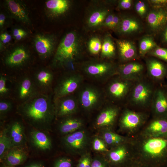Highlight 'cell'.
Segmentation results:
<instances>
[{"label": "cell", "mask_w": 167, "mask_h": 167, "mask_svg": "<svg viewBox=\"0 0 167 167\" xmlns=\"http://www.w3.org/2000/svg\"><path fill=\"white\" fill-rule=\"evenodd\" d=\"M18 111L29 124L40 130H48L56 115L51 99L42 94L34 95L19 106Z\"/></svg>", "instance_id": "cell-1"}, {"label": "cell", "mask_w": 167, "mask_h": 167, "mask_svg": "<svg viewBox=\"0 0 167 167\" xmlns=\"http://www.w3.org/2000/svg\"><path fill=\"white\" fill-rule=\"evenodd\" d=\"M76 32L67 33L57 48L54 58L55 62L60 65L74 61L81 50V42Z\"/></svg>", "instance_id": "cell-2"}, {"label": "cell", "mask_w": 167, "mask_h": 167, "mask_svg": "<svg viewBox=\"0 0 167 167\" xmlns=\"http://www.w3.org/2000/svg\"><path fill=\"white\" fill-rule=\"evenodd\" d=\"M62 141L64 148L71 153H84L89 145L90 137L88 132L82 129L66 135Z\"/></svg>", "instance_id": "cell-3"}, {"label": "cell", "mask_w": 167, "mask_h": 167, "mask_svg": "<svg viewBox=\"0 0 167 167\" xmlns=\"http://www.w3.org/2000/svg\"><path fill=\"white\" fill-rule=\"evenodd\" d=\"M79 100L82 107L86 111L93 110L101 104L102 95L100 91L96 87L87 86L80 92Z\"/></svg>", "instance_id": "cell-4"}, {"label": "cell", "mask_w": 167, "mask_h": 167, "mask_svg": "<svg viewBox=\"0 0 167 167\" xmlns=\"http://www.w3.org/2000/svg\"><path fill=\"white\" fill-rule=\"evenodd\" d=\"M82 81V76L74 74L63 78L57 87L55 96L58 99L68 96L75 91L80 86Z\"/></svg>", "instance_id": "cell-5"}, {"label": "cell", "mask_w": 167, "mask_h": 167, "mask_svg": "<svg viewBox=\"0 0 167 167\" xmlns=\"http://www.w3.org/2000/svg\"><path fill=\"white\" fill-rule=\"evenodd\" d=\"M147 21L153 31L161 33L167 25V7L154 8L148 14Z\"/></svg>", "instance_id": "cell-6"}, {"label": "cell", "mask_w": 167, "mask_h": 167, "mask_svg": "<svg viewBox=\"0 0 167 167\" xmlns=\"http://www.w3.org/2000/svg\"><path fill=\"white\" fill-rule=\"evenodd\" d=\"M28 154L22 146L14 147L5 154L2 164L9 167H15L23 164L28 158Z\"/></svg>", "instance_id": "cell-7"}, {"label": "cell", "mask_w": 167, "mask_h": 167, "mask_svg": "<svg viewBox=\"0 0 167 167\" xmlns=\"http://www.w3.org/2000/svg\"><path fill=\"white\" fill-rule=\"evenodd\" d=\"M85 73L93 78L101 79L105 77L113 71L112 65L110 63L103 62H90L84 67Z\"/></svg>", "instance_id": "cell-8"}, {"label": "cell", "mask_w": 167, "mask_h": 167, "mask_svg": "<svg viewBox=\"0 0 167 167\" xmlns=\"http://www.w3.org/2000/svg\"><path fill=\"white\" fill-rule=\"evenodd\" d=\"M34 41L35 49L41 57L47 58L53 53L55 45V40L53 36L38 34L35 36Z\"/></svg>", "instance_id": "cell-9"}, {"label": "cell", "mask_w": 167, "mask_h": 167, "mask_svg": "<svg viewBox=\"0 0 167 167\" xmlns=\"http://www.w3.org/2000/svg\"><path fill=\"white\" fill-rule=\"evenodd\" d=\"M143 149L147 154L153 157L163 156L167 150V140L162 137H154L144 143Z\"/></svg>", "instance_id": "cell-10"}, {"label": "cell", "mask_w": 167, "mask_h": 167, "mask_svg": "<svg viewBox=\"0 0 167 167\" xmlns=\"http://www.w3.org/2000/svg\"><path fill=\"white\" fill-rule=\"evenodd\" d=\"M58 99L55 105L56 115L60 117H67L76 112L78 105L75 98L67 96Z\"/></svg>", "instance_id": "cell-11"}, {"label": "cell", "mask_w": 167, "mask_h": 167, "mask_svg": "<svg viewBox=\"0 0 167 167\" xmlns=\"http://www.w3.org/2000/svg\"><path fill=\"white\" fill-rule=\"evenodd\" d=\"M7 134L13 146H23L26 143V138L23 124L19 121H14L6 128Z\"/></svg>", "instance_id": "cell-12"}, {"label": "cell", "mask_w": 167, "mask_h": 167, "mask_svg": "<svg viewBox=\"0 0 167 167\" xmlns=\"http://www.w3.org/2000/svg\"><path fill=\"white\" fill-rule=\"evenodd\" d=\"M29 57V54L26 48L22 46L14 49L6 57V64L11 67H17L23 65Z\"/></svg>", "instance_id": "cell-13"}, {"label": "cell", "mask_w": 167, "mask_h": 167, "mask_svg": "<svg viewBox=\"0 0 167 167\" xmlns=\"http://www.w3.org/2000/svg\"><path fill=\"white\" fill-rule=\"evenodd\" d=\"M5 4L7 9L13 17L23 23H29L28 11L23 4L13 0H6Z\"/></svg>", "instance_id": "cell-14"}, {"label": "cell", "mask_w": 167, "mask_h": 167, "mask_svg": "<svg viewBox=\"0 0 167 167\" xmlns=\"http://www.w3.org/2000/svg\"><path fill=\"white\" fill-rule=\"evenodd\" d=\"M152 93V89L149 85L143 82L139 83L135 87L132 92V101L138 105H145L149 101Z\"/></svg>", "instance_id": "cell-15"}, {"label": "cell", "mask_w": 167, "mask_h": 167, "mask_svg": "<svg viewBox=\"0 0 167 167\" xmlns=\"http://www.w3.org/2000/svg\"><path fill=\"white\" fill-rule=\"evenodd\" d=\"M118 114V110L115 108L109 107L104 109L97 116L96 126L101 129L111 126L114 123Z\"/></svg>", "instance_id": "cell-16"}, {"label": "cell", "mask_w": 167, "mask_h": 167, "mask_svg": "<svg viewBox=\"0 0 167 167\" xmlns=\"http://www.w3.org/2000/svg\"><path fill=\"white\" fill-rule=\"evenodd\" d=\"M117 44L120 57L122 60L128 61L136 58L137 50L133 42L127 40H118Z\"/></svg>", "instance_id": "cell-17"}, {"label": "cell", "mask_w": 167, "mask_h": 167, "mask_svg": "<svg viewBox=\"0 0 167 167\" xmlns=\"http://www.w3.org/2000/svg\"><path fill=\"white\" fill-rule=\"evenodd\" d=\"M83 126V121L81 119L70 116L61 122L58 128L62 134L66 135L82 129Z\"/></svg>", "instance_id": "cell-18"}, {"label": "cell", "mask_w": 167, "mask_h": 167, "mask_svg": "<svg viewBox=\"0 0 167 167\" xmlns=\"http://www.w3.org/2000/svg\"><path fill=\"white\" fill-rule=\"evenodd\" d=\"M31 137L34 145L38 149L45 151L51 148V139L44 132L38 130H33L31 133Z\"/></svg>", "instance_id": "cell-19"}, {"label": "cell", "mask_w": 167, "mask_h": 167, "mask_svg": "<svg viewBox=\"0 0 167 167\" xmlns=\"http://www.w3.org/2000/svg\"><path fill=\"white\" fill-rule=\"evenodd\" d=\"M141 29L139 23L136 19L130 17L121 19L117 28L118 31L122 34H128L138 32Z\"/></svg>", "instance_id": "cell-20"}, {"label": "cell", "mask_w": 167, "mask_h": 167, "mask_svg": "<svg viewBox=\"0 0 167 167\" xmlns=\"http://www.w3.org/2000/svg\"><path fill=\"white\" fill-rule=\"evenodd\" d=\"M143 69V65L137 62H132L122 66L120 68V75L126 79L136 78L139 76Z\"/></svg>", "instance_id": "cell-21"}, {"label": "cell", "mask_w": 167, "mask_h": 167, "mask_svg": "<svg viewBox=\"0 0 167 167\" xmlns=\"http://www.w3.org/2000/svg\"><path fill=\"white\" fill-rule=\"evenodd\" d=\"M148 133L154 137L167 136V119L159 118L153 121L148 129Z\"/></svg>", "instance_id": "cell-22"}, {"label": "cell", "mask_w": 167, "mask_h": 167, "mask_svg": "<svg viewBox=\"0 0 167 167\" xmlns=\"http://www.w3.org/2000/svg\"><path fill=\"white\" fill-rule=\"evenodd\" d=\"M142 120V117L139 114L134 112L127 111L122 116L120 123L124 128L133 129L138 126Z\"/></svg>", "instance_id": "cell-23"}, {"label": "cell", "mask_w": 167, "mask_h": 167, "mask_svg": "<svg viewBox=\"0 0 167 167\" xmlns=\"http://www.w3.org/2000/svg\"><path fill=\"white\" fill-rule=\"evenodd\" d=\"M70 6V2L66 0H49L46 2L47 9L55 15H59L65 13Z\"/></svg>", "instance_id": "cell-24"}, {"label": "cell", "mask_w": 167, "mask_h": 167, "mask_svg": "<svg viewBox=\"0 0 167 167\" xmlns=\"http://www.w3.org/2000/svg\"><path fill=\"white\" fill-rule=\"evenodd\" d=\"M129 87V83L126 81H115L109 85L108 88L109 93L114 98H120L126 94Z\"/></svg>", "instance_id": "cell-25"}, {"label": "cell", "mask_w": 167, "mask_h": 167, "mask_svg": "<svg viewBox=\"0 0 167 167\" xmlns=\"http://www.w3.org/2000/svg\"><path fill=\"white\" fill-rule=\"evenodd\" d=\"M148 70L150 75L156 79H161L165 75L167 69L161 62L155 59L148 60L147 62Z\"/></svg>", "instance_id": "cell-26"}, {"label": "cell", "mask_w": 167, "mask_h": 167, "mask_svg": "<svg viewBox=\"0 0 167 167\" xmlns=\"http://www.w3.org/2000/svg\"><path fill=\"white\" fill-rule=\"evenodd\" d=\"M108 14V11L105 9L99 8L94 10L90 14L88 19V26L94 28L102 26Z\"/></svg>", "instance_id": "cell-27"}, {"label": "cell", "mask_w": 167, "mask_h": 167, "mask_svg": "<svg viewBox=\"0 0 167 167\" xmlns=\"http://www.w3.org/2000/svg\"><path fill=\"white\" fill-rule=\"evenodd\" d=\"M18 94L20 99L25 101L34 95L33 84L30 78L25 77L20 82L18 88Z\"/></svg>", "instance_id": "cell-28"}, {"label": "cell", "mask_w": 167, "mask_h": 167, "mask_svg": "<svg viewBox=\"0 0 167 167\" xmlns=\"http://www.w3.org/2000/svg\"><path fill=\"white\" fill-rule=\"evenodd\" d=\"M154 106L158 114L163 115L167 113V96L163 91L158 90L156 92Z\"/></svg>", "instance_id": "cell-29"}, {"label": "cell", "mask_w": 167, "mask_h": 167, "mask_svg": "<svg viewBox=\"0 0 167 167\" xmlns=\"http://www.w3.org/2000/svg\"><path fill=\"white\" fill-rule=\"evenodd\" d=\"M100 137L107 146L119 145L124 141L123 137L121 135L106 130L103 131Z\"/></svg>", "instance_id": "cell-30"}, {"label": "cell", "mask_w": 167, "mask_h": 167, "mask_svg": "<svg viewBox=\"0 0 167 167\" xmlns=\"http://www.w3.org/2000/svg\"><path fill=\"white\" fill-rule=\"evenodd\" d=\"M101 51V55L103 57L109 58L115 56V45L112 39L109 36H106L104 38Z\"/></svg>", "instance_id": "cell-31"}, {"label": "cell", "mask_w": 167, "mask_h": 167, "mask_svg": "<svg viewBox=\"0 0 167 167\" xmlns=\"http://www.w3.org/2000/svg\"><path fill=\"white\" fill-rule=\"evenodd\" d=\"M13 147L8 136L6 129L1 131L0 134V159L2 160L6 153Z\"/></svg>", "instance_id": "cell-32"}, {"label": "cell", "mask_w": 167, "mask_h": 167, "mask_svg": "<svg viewBox=\"0 0 167 167\" xmlns=\"http://www.w3.org/2000/svg\"><path fill=\"white\" fill-rule=\"evenodd\" d=\"M53 79L52 74L49 71L43 70L38 71L36 75V80L40 86L44 87H48Z\"/></svg>", "instance_id": "cell-33"}, {"label": "cell", "mask_w": 167, "mask_h": 167, "mask_svg": "<svg viewBox=\"0 0 167 167\" xmlns=\"http://www.w3.org/2000/svg\"><path fill=\"white\" fill-rule=\"evenodd\" d=\"M157 45L153 39L150 36H146L142 38L139 44V53L144 56L149 51L157 47Z\"/></svg>", "instance_id": "cell-34"}, {"label": "cell", "mask_w": 167, "mask_h": 167, "mask_svg": "<svg viewBox=\"0 0 167 167\" xmlns=\"http://www.w3.org/2000/svg\"><path fill=\"white\" fill-rule=\"evenodd\" d=\"M126 151L125 148L119 145L109 152V159L112 162L118 163L122 161L126 156Z\"/></svg>", "instance_id": "cell-35"}, {"label": "cell", "mask_w": 167, "mask_h": 167, "mask_svg": "<svg viewBox=\"0 0 167 167\" xmlns=\"http://www.w3.org/2000/svg\"><path fill=\"white\" fill-rule=\"evenodd\" d=\"M93 150L96 152H108L107 145L100 136H96L92 141Z\"/></svg>", "instance_id": "cell-36"}, {"label": "cell", "mask_w": 167, "mask_h": 167, "mask_svg": "<svg viewBox=\"0 0 167 167\" xmlns=\"http://www.w3.org/2000/svg\"><path fill=\"white\" fill-rule=\"evenodd\" d=\"M102 44L100 40L97 37L91 38L88 43V49L90 53L96 54L101 50Z\"/></svg>", "instance_id": "cell-37"}, {"label": "cell", "mask_w": 167, "mask_h": 167, "mask_svg": "<svg viewBox=\"0 0 167 167\" xmlns=\"http://www.w3.org/2000/svg\"><path fill=\"white\" fill-rule=\"evenodd\" d=\"M151 54L167 62V49L157 46L152 51Z\"/></svg>", "instance_id": "cell-38"}, {"label": "cell", "mask_w": 167, "mask_h": 167, "mask_svg": "<svg viewBox=\"0 0 167 167\" xmlns=\"http://www.w3.org/2000/svg\"><path fill=\"white\" fill-rule=\"evenodd\" d=\"M92 161L90 154L85 153L80 159L77 167H91Z\"/></svg>", "instance_id": "cell-39"}, {"label": "cell", "mask_w": 167, "mask_h": 167, "mask_svg": "<svg viewBox=\"0 0 167 167\" xmlns=\"http://www.w3.org/2000/svg\"><path fill=\"white\" fill-rule=\"evenodd\" d=\"M135 9L138 14L141 17H144L147 13V8L145 3L143 1H139L135 5Z\"/></svg>", "instance_id": "cell-40"}, {"label": "cell", "mask_w": 167, "mask_h": 167, "mask_svg": "<svg viewBox=\"0 0 167 167\" xmlns=\"http://www.w3.org/2000/svg\"><path fill=\"white\" fill-rule=\"evenodd\" d=\"M72 162L71 160L67 157L59 159L55 162L54 167H71Z\"/></svg>", "instance_id": "cell-41"}, {"label": "cell", "mask_w": 167, "mask_h": 167, "mask_svg": "<svg viewBox=\"0 0 167 167\" xmlns=\"http://www.w3.org/2000/svg\"><path fill=\"white\" fill-rule=\"evenodd\" d=\"M12 107L11 102L6 101H1L0 102V115H4L7 113Z\"/></svg>", "instance_id": "cell-42"}, {"label": "cell", "mask_w": 167, "mask_h": 167, "mask_svg": "<svg viewBox=\"0 0 167 167\" xmlns=\"http://www.w3.org/2000/svg\"><path fill=\"white\" fill-rule=\"evenodd\" d=\"M6 78L2 75H1L0 77V94L1 96L6 95L9 92V89L6 87Z\"/></svg>", "instance_id": "cell-43"}, {"label": "cell", "mask_w": 167, "mask_h": 167, "mask_svg": "<svg viewBox=\"0 0 167 167\" xmlns=\"http://www.w3.org/2000/svg\"><path fill=\"white\" fill-rule=\"evenodd\" d=\"M132 3V1L131 0H121L119 2L118 7L122 9H128L131 7Z\"/></svg>", "instance_id": "cell-44"}, {"label": "cell", "mask_w": 167, "mask_h": 167, "mask_svg": "<svg viewBox=\"0 0 167 167\" xmlns=\"http://www.w3.org/2000/svg\"><path fill=\"white\" fill-rule=\"evenodd\" d=\"M149 1L154 8L167 7V0H151Z\"/></svg>", "instance_id": "cell-45"}, {"label": "cell", "mask_w": 167, "mask_h": 167, "mask_svg": "<svg viewBox=\"0 0 167 167\" xmlns=\"http://www.w3.org/2000/svg\"><path fill=\"white\" fill-rule=\"evenodd\" d=\"M91 167H107L106 165L101 158H95L92 161Z\"/></svg>", "instance_id": "cell-46"}, {"label": "cell", "mask_w": 167, "mask_h": 167, "mask_svg": "<svg viewBox=\"0 0 167 167\" xmlns=\"http://www.w3.org/2000/svg\"><path fill=\"white\" fill-rule=\"evenodd\" d=\"M2 43L6 44L9 42L11 39V36L6 32L2 33L0 36Z\"/></svg>", "instance_id": "cell-47"}, {"label": "cell", "mask_w": 167, "mask_h": 167, "mask_svg": "<svg viewBox=\"0 0 167 167\" xmlns=\"http://www.w3.org/2000/svg\"><path fill=\"white\" fill-rule=\"evenodd\" d=\"M120 20L121 19L118 16L114 15L109 28L113 29H117L119 24Z\"/></svg>", "instance_id": "cell-48"}, {"label": "cell", "mask_w": 167, "mask_h": 167, "mask_svg": "<svg viewBox=\"0 0 167 167\" xmlns=\"http://www.w3.org/2000/svg\"><path fill=\"white\" fill-rule=\"evenodd\" d=\"M114 15L109 14L105 19L102 26L109 28Z\"/></svg>", "instance_id": "cell-49"}, {"label": "cell", "mask_w": 167, "mask_h": 167, "mask_svg": "<svg viewBox=\"0 0 167 167\" xmlns=\"http://www.w3.org/2000/svg\"><path fill=\"white\" fill-rule=\"evenodd\" d=\"M162 42L163 44L167 45V25L161 32Z\"/></svg>", "instance_id": "cell-50"}, {"label": "cell", "mask_w": 167, "mask_h": 167, "mask_svg": "<svg viewBox=\"0 0 167 167\" xmlns=\"http://www.w3.org/2000/svg\"><path fill=\"white\" fill-rule=\"evenodd\" d=\"M25 32H26L22 29L16 28L13 30L12 34L15 37Z\"/></svg>", "instance_id": "cell-51"}, {"label": "cell", "mask_w": 167, "mask_h": 167, "mask_svg": "<svg viewBox=\"0 0 167 167\" xmlns=\"http://www.w3.org/2000/svg\"><path fill=\"white\" fill-rule=\"evenodd\" d=\"M6 16L3 13H1L0 14V27L2 28L5 24L6 21Z\"/></svg>", "instance_id": "cell-52"}, {"label": "cell", "mask_w": 167, "mask_h": 167, "mask_svg": "<svg viewBox=\"0 0 167 167\" xmlns=\"http://www.w3.org/2000/svg\"><path fill=\"white\" fill-rule=\"evenodd\" d=\"M25 167H44V165L39 162L34 163L28 165Z\"/></svg>", "instance_id": "cell-53"}, {"label": "cell", "mask_w": 167, "mask_h": 167, "mask_svg": "<svg viewBox=\"0 0 167 167\" xmlns=\"http://www.w3.org/2000/svg\"><path fill=\"white\" fill-rule=\"evenodd\" d=\"M27 34V33L26 32L24 33L21 34L17 36L15 38L17 40L19 41L21 40L22 38L24 37L25 36H26Z\"/></svg>", "instance_id": "cell-54"}, {"label": "cell", "mask_w": 167, "mask_h": 167, "mask_svg": "<svg viewBox=\"0 0 167 167\" xmlns=\"http://www.w3.org/2000/svg\"><path fill=\"white\" fill-rule=\"evenodd\" d=\"M0 167H9L7 166H6L5 165H4L2 164L1 165V166Z\"/></svg>", "instance_id": "cell-55"}]
</instances>
